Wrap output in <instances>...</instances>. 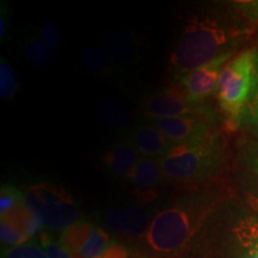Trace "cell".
I'll return each instance as SVG.
<instances>
[{
	"instance_id": "17",
	"label": "cell",
	"mask_w": 258,
	"mask_h": 258,
	"mask_svg": "<svg viewBox=\"0 0 258 258\" xmlns=\"http://www.w3.org/2000/svg\"><path fill=\"white\" fill-rule=\"evenodd\" d=\"M2 220L11 224L18 231L27 235L28 238H31L32 235L36 233L41 226V221L27 207L25 202L23 205L18 206V207L6 213L5 215H2Z\"/></svg>"
},
{
	"instance_id": "29",
	"label": "cell",
	"mask_w": 258,
	"mask_h": 258,
	"mask_svg": "<svg viewBox=\"0 0 258 258\" xmlns=\"http://www.w3.org/2000/svg\"><path fill=\"white\" fill-rule=\"evenodd\" d=\"M6 16H8V14L4 12V6H2V14H0V38H2V41L6 32Z\"/></svg>"
},
{
	"instance_id": "21",
	"label": "cell",
	"mask_w": 258,
	"mask_h": 258,
	"mask_svg": "<svg viewBox=\"0 0 258 258\" xmlns=\"http://www.w3.org/2000/svg\"><path fill=\"white\" fill-rule=\"evenodd\" d=\"M24 203V194L11 185H3L0 190V215H5L12 209Z\"/></svg>"
},
{
	"instance_id": "13",
	"label": "cell",
	"mask_w": 258,
	"mask_h": 258,
	"mask_svg": "<svg viewBox=\"0 0 258 258\" xmlns=\"http://www.w3.org/2000/svg\"><path fill=\"white\" fill-rule=\"evenodd\" d=\"M104 47L111 59L128 63L135 57V44L132 36L124 31H115L105 37Z\"/></svg>"
},
{
	"instance_id": "28",
	"label": "cell",
	"mask_w": 258,
	"mask_h": 258,
	"mask_svg": "<svg viewBox=\"0 0 258 258\" xmlns=\"http://www.w3.org/2000/svg\"><path fill=\"white\" fill-rule=\"evenodd\" d=\"M244 188L245 202L253 212L254 217L258 219V179L254 177V183H249Z\"/></svg>"
},
{
	"instance_id": "20",
	"label": "cell",
	"mask_w": 258,
	"mask_h": 258,
	"mask_svg": "<svg viewBox=\"0 0 258 258\" xmlns=\"http://www.w3.org/2000/svg\"><path fill=\"white\" fill-rule=\"evenodd\" d=\"M19 79L16 71L8 61L2 59L0 61V97L3 101L12 98L17 92Z\"/></svg>"
},
{
	"instance_id": "18",
	"label": "cell",
	"mask_w": 258,
	"mask_h": 258,
	"mask_svg": "<svg viewBox=\"0 0 258 258\" xmlns=\"http://www.w3.org/2000/svg\"><path fill=\"white\" fill-rule=\"evenodd\" d=\"M80 60L86 69L93 73L105 74L112 69V59L106 51L93 46H86L80 50Z\"/></svg>"
},
{
	"instance_id": "19",
	"label": "cell",
	"mask_w": 258,
	"mask_h": 258,
	"mask_svg": "<svg viewBox=\"0 0 258 258\" xmlns=\"http://www.w3.org/2000/svg\"><path fill=\"white\" fill-rule=\"evenodd\" d=\"M240 127L249 128L258 133V49H256V59H254L252 91L244 109Z\"/></svg>"
},
{
	"instance_id": "9",
	"label": "cell",
	"mask_w": 258,
	"mask_h": 258,
	"mask_svg": "<svg viewBox=\"0 0 258 258\" xmlns=\"http://www.w3.org/2000/svg\"><path fill=\"white\" fill-rule=\"evenodd\" d=\"M132 144L139 153L153 159L158 158L159 160L169 156L176 147V145L171 143L154 125H141L135 129Z\"/></svg>"
},
{
	"instance_id": "26",
	"label": "cell",
	"mask_w": 258,
	"mask_h": 258,
	"mask_svg": "<svg viewBox=\"0 0 258 258\" xmlns=\"http://www.w3.org/2000/svg\"><path fill=\"white\" fill-rule=\"evenodd\" d=\"M41 243L47 258H73L60 240H55L48 233L41 234Z\"/></svg>"
},
{
	"instance_id": "25",
	"label": "cell",
	"mask_w": 258,
	"mask_h": 258,
	"mask_svg": "<svg viewBox=\"0 0 258 258\" xmlns=\"http://www.w3.org/2000/svg\"><path fill=\"white\" fill-rule=\"evenodd\" d=\"M0 239H2L3 244L9 245L10 247H12L25 244L29 238L22 233L21 231H18L17 228L14 227L11 224L2 220V222H0Z\"/></svg>"
},
{
	"instance_id": "22",
	"label": "cell",
	"mask_w": 258,
	"mask_h": 258,
	"mask_svg": "<svg viewBox=\"0 0 258 258\" xmlns=\"http://www.w3.org/2000/svg\"><path fill=\"white\" fill-rule=\"evenodd\" d=\"M41 41L50 48H59L63 44V35L56 22L48 21L42 24L40 30Z\"/></svg>"
},
{
	"instance_id": "27",
	"label": "cell",
	"mask_w": 258,
	"mask_h": 258,
	"mask_svg": "<svg viewBox=\"0 0 258 258\" xmlns=\"http://www.w3.org/2000/svg\"><path fill=\"white\" fill-rule=\"evenodd\" d=\"M235 11L251 24H258V0H241L234 2Z\"/></svg>"
},
{
	"instance_id": "10",
	"label": "cell",
	"mask_w": 258,
	"mask_h": 258,
	"mask_svg": "<svg viewBox=\"0 0 258 258\" xmlns=\"http://www.w3.org/2000/svg\"><path fill=\"white\" fill-rule=\"evenodd\" d=\"M106 222L111 230L121 234L138 237L148 231V218L143 209L137 207H120L109 212Z\"/></svg>"
},
{
	"instance_id": "4",
	"label": "cell",
	"mask_w": 258,
	"mask_h": 258,
	"mask_svg": "<svg viewBox=\"0 0 258 258\" xmlns=\"http://www.w3.org/2000/svg\"><path fill=\"white\" fill-rule=\"evenodd\" d=\"M24 202L41 224L48 227L64 230L76 224L78 218V211L71 195L49 183L29 186L24 194Z\"/></svg>"
},
{
	"instance_id": "11",
	"label": "cell",
	"mask_w": 258,
	"mask_h": 258,
	"mask_svg": "<svg viewBox=\"0 0 258 258\" xmlns=\"http://www.w3.org/2000/svg\"><path fill=\"white\" fill-rule=\"evenodd\" d=\"M104 160L106 166L115 176L129 178L140 158L133 144L121 143L106 153Z\"/></svg>"
},
{
	"instance_id": "6",
	"label": "cell",
	"mask_w": 258,
	"mask_h": 258,
	"mask_svg": "<svg viewBox=\"0 0 258 258\" xmlns=\"http://www.w3.org/2000/svg\"><path fill=\"white\" fill-rule=\"evenodd\" d=\"M60 241L73 258L102 257L111 246L105 231L86 222H76L64 228Z\"/></svg>"
},
{
	"instance_id": "5",
	"label": "cell",
	"mask_w": 258,
	"mask_h": 258,
	"mask_svg": "<svg viewBox=\"0 0 258 258\" xmlns=\"http://www.w3.org/2000/svg\"><path fill=\"white\" fill-rule=\"evenodd\" d=\"M192 233L189 209L176 206L158 213L146 232L147 243L157 252L171 253L182 249Z\"/></svg>"
},
{
	"instance_id": "30",
	"label": "cell",
	"mask_w": 258,
	"mask_h": 258,
	"mask_svg": "<svg viewBox=\"0 0 258 258\" xmlns=\"http://www.w3.org/2000/svg\"><path fill=\"white\" fill-rule=\"evenodd\" d=\"M237 240V239H235ZM239 244V243H238ZM239 246H240V249H241V257L240 258H258L257 256H254L253 253H251L250 251H247L246 249H244L243 246H241V245L239 244Z\"/></svg>"
},
{
	"instance_id": "24",
	"label": "cell",
	"mask_w": 258,
	"mask_h": 258,
	"mask_svg": "<svg viewBox=\"0 0 258 258\" xmlns=\"http://www.w3.org/2000/svg\"><path fill=\"white\" fill-rule=\"evenodd\" d=\"M6 258H47L43 247L37 244L25 243L18 246L9 247L5 251Z\"/></svg>"
},
{
	"instance_id": "23",
	"label": "cell",
	"mask_w": 258,
	"mask_h": 258,
	"mask_svg": "<svg viewBox=\"0 0 258 258\" xmlns=\"http://www.w3.org/2000/svg\"><path fill=\"white\" fill-rule=\"evenodd\" d=\"M239 148L245 166L258 179V141H244Z\"/></svg>"
},
{
	"instance_id": "14",
	"label": "cell",
	"mask_w": 258,
	"mask_h": 258,
	"mask_svg": "<svg viewBox=\"0 0 258 258\" xmlns=\"http://www.w3.org/2000/svg\"><path fill=\"white\" fill-rule=\"evenodd\" d=\"M25 59L37 71L51 70L59 63V57L53 50L42 41H30L24 49Z\"/></svg>"
},
{
	"instance_id": "12",
	"label": "cell",
	"mask_w": 258,
	"mask_h": 258,
	"mask_svg": "<svg viewBox=\"0 0 258 258\" xmlns=\"http://www.w3.org/2000/svg\"><path fill=\"white\" fill-rule=\"evenodd\" d=\"M95 115L101 123L109 127H122L132 120L131 108L118 99L102 98L95 106Z\"/></svg>"
},
{
	"instance_id": "16",
	"label": "cell",
	"mask_w": 258,
	"mask_h": 258,
	"mask_svg": "<svg viewBox=\"0 0 258 258\" xmlns=\"http://www.w3.org/2000/svg\"><path fill=\"white\" fill-rule=\"evenodd\" d=\"M233 234L244 249L258 257V219L254 215L240 218L234 225Z\"/></svg>"
},
{
	"instance_id": "7",
	"label": "cell",
	"mask_w": 258,
	"mask_h": 258,
	"mask_svg": "<svg viewBox=\"0 0 258 258\" xmlns=\"http://www.w3.org/2000/svg\"><path fill=\"white\" fill-rule=\"evenodd\" d=\"M144 111L152 120L207 115L203 105L192 104L184 91L171 88L154 93L144 105Z\"/></svg>"
},
{
	"instance_id": "1",
	"label": "cell",
	"mask_w": 258,
	"mask_h": 258,
	"mask_svg": "<svg viewBox=\"0 0 258 258\" xmlns=\"http://www.w3.org/2000/svg\"><path fill=\"white\" fill-rule=\"evenodd\" d=\"M251 32L252 29L238 18L220 16L194 18L171 55V66L180 78L219 57L234 54Z\"/></svg>"
},
{
	"instance_id": "31",
	"label": "cell",
	"mask_w": 258,
	"mask_h": 258,
	"mask_svg": "<svg viewBox=\"0 0 258 258\" xmlns=\"http://www.w3.org/2000/svg\"><path fill=\"white\" fill-rule=\"evenodd\" d=\"M98 258H106V257L104 256V254H103V256H102V257H98Z\"/></svg>"
},
{
	"instance_id": "15",
	"label": "cell",
	"mask_w": 258,
	"mask_h": 258,
	"mask_svg": "<svg viewBox=\"0 0 258 258\" xmlns=\"http://www.w3.org/2000/svg\"><path fill=\"white\" fill-rule=\"evenodd\" d=\"M161 176L164 175L159 161L153 158L144 157L138 161L133 172L129 176V179L140 188H151L159 182Z\"/></svg>"
},
{
	"instance_id": "2",
	"label": "cell",
	"mask_w": 258,
	"mask_h": 258,
	"mask_svg": "<svg viewBox=\"0 0 258 258\" xmlns=\"http://www.w3.org/2000/svg\"><path fill=\"white\" fill-rule=\"evenodd\" d=\"M163 175L180 183L205 182L220 172L225 163V146L218 132L192 147L177 145L169 156L159 160Z\"/></svg>"
},
{
	"instance_id": "3",
	"label": "cell",
	"mask_w": 258,
	"mask_h": 258,
	"mask_svg": "<svg viewBox=\"0 0 258 258\" xmlns=\"http://www.w3.org/2000/svg\"><path fill=\"white\" fill-rule=\"evenodd\" d=\"M254 59L256 49H245L232 57L221 71L218 103L232 129L240 127L244 109L252 91Z\"/></svg>"
},
{
	"instance_id": "8",
	"label": "cell",
	"mask_w": 258,
	"mask_h": 258,
	"mask_svg": "<svg viewBox=\"0 0 258 258\" xmlns=\"http://www.w3.org/2000/svg\"><path fill=\"white\" fill-rule=\"evenodd\" d=\"M233 56L234 54H227L180 77L183 91L192 104L203 105L208 97L218 91L221 71Z\"/></svg>"
}]
</instances>
